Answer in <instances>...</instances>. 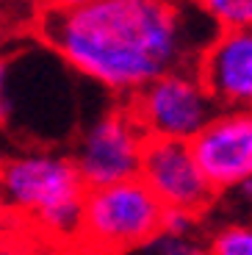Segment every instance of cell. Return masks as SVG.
<instances>
[{"label": "cell", "mask_w": 252, "mask_h": 255, "mask_svg": "<svg viewBox=\"0 0 252 255\" xmlns=\"http://www.w3.org/2000/svg\"><path fill=\"white\" fill-rule=\"evenodd\" d=\"M216 28L252 25V0H197Z\"/></svg>", "instance_id": "7c38bea8"}, {"label": "cell", "mask_w": 252, "mask_h": 255, "mask_svg": "<svg viewBox=\"0 0 252 255\" xmlns=\"http://www.w3.org/2000/svg\"><path fill=\"white\" fill-rule=\"evenodd\" d=\"M64 255H106V253H95V250H86V247H72Z\"/></svg>", "instance_id": "e0dca14e"}, {"label": "cell", "mask_w": 252, "mask_h": 255, "mask_svg": "<svg viewBox=\"0 0 252 255\" xmlns=\"http://www.w3.org/2000/svg\"><path fill=\"white\" fill-rule=\"evenodd\" d=\"M147 139L191 141L222 109L200 72L169 70L122 100Z\"/></svg>", "instance_id": "5b68a950"}, {"label": "cell", "mask_w": 252, "mask_h": 255, "mask_svg": "<svg viewBox=\"0 0 252 255\" xmlns=\"http://www.w3.org/2000/svg\"><path fill=\"white\" fill-rule=\"evenodd\" d=\"M200 214H191L186 208H164V217H161V230H169V233H180V236H197L200 230Z\"/></svg>", "instance_id": "5bb4252c"}, {"label": "cell", "mask_w": 252, "mask_h": 255, "mask_svg": "<svg viewBox=\"0 0 252 255\" xmlns=\"http://www.w3.org/2000/svg\"><path fill=\"white\" fill-rule=\"evenodd\" d=\"M197 72L222 109H252V25L216 31Z\"/></svg>", "instance_id": "9c48e42d"}, {"label": "cell", "mask_w": 252, "mask_h": 255, "mask_svg": "<svg viewBox=\"0 0 252 255\" xmlns=\"http://www.w3.org/2000/svg\"><path fill=\"white\" fill-rule=\"evenodd\" d=\"M0 3H8V0H0Z\"/></svg>", "instance_id": "ac0fdd59"}, {"label": "cell", "mask_w": 252, "mask_h": 255, "mask_svg": "<svg viewBox=\"0 0 252 255\" xmlns=\"http://www.w3.org/2000/svg\"><path fill=\"white\" fill-rule=\"evenodd\" d=\"M83 3H92V0H36L39 8H75Z\"/></svg>", "instance_id": "2e32d148"}, {"label": "cell", "mask_w": 252, "mask_h": 255, "mask_svg": "<svg viewBox=\"0 0 252 255\" xmlns=\"http://www.w3.org/2000/svg\"><path fill=\"white\" fill-rule=\"evenodd\" d=\"M219 28L197 0H92L39 8L31 33L117 100L169 70H194Z\"/></svg>", "instance_id": "6da1fadb"}, {"label": "cell", "mask_w": 252, "mask_h": 255, "mask_svg": "<svg viewBox=\"0 0 252 255\" xmlns=\"http://www.w3.org/2000/svg\"><path fill=\"white\" fill-rule=\"evenodd\" d=\"M147 136L125 103H114L89 117L72 136V161L86 189L139 178Z\"/></svg>", "instance_id": "8992f818"}, {"label": "cell", "mask_w": 252, "mask_h": 255, "mask_svg": "<svg viewBox=\"0 0 252 255\" xmlns=\"http://www.w3.org/2000/svg\"><path fill=\"white\" fill-rule=\"evenodd\" d=\"M139 178L164 208H186L202 217L219 197L197 164L191 144L180 139H147Z\"/></svg>", "instance_id": "52a82bcc"}, {"label": "cell", "mask_w": 252, "mask_h": 255, "mask_svg": "<svg viewBox=\"0 0 252 255\" xmlns=\"http://www.w3.org/2000/svg\"><path fill=\"white\" fill-rule=\"evenodd\" d=\"M125 255H208L205 253V242L197 236H180V233H169V230H158Z\"/></svg>", "instance_id": "30bf717a"}, {"label": "cell", "mask_w": 252, "mask_h": 255, "mask_svg": "<svg viewBox=\"0 0 252 255\" xmlns=\"http://www.w3.org/2000/svg\"><path fill=\"white\" fill-rule=\"evenodd\" d=\"M75 75L58 53H53L42 39L0 53V133L31 130L39 125L64 128L67 136H75L78 125H72L75 100L72 81Z\"/></svg>", "instance_id": "3957f363"}, {"label": "cell", "mask_w": 252, "mask_h": 255, "mask_svg": "<svg viewBox=\"0 0 252 255\" xmlns=\"http://www.w3.org/2000/svg\"><path fill=\"white\" fill-rule=\"evenodd\" d=\"M0 255H64L25 228H14L0 236Z\"/></svg>", "instance_id": "4fadbf2b"}, {"label": "cell", "mask_w": 252, "mask_h": 255, "mask_svg": "<svg viewBox=\"0 0 252 255\" xmlns=\"http://www.w3.org/2000/svg\"><path fill=\"white\" fill-rule=\"evenodd\" d=\"M164 205L141 178L86 189L81 244L106 255H125L161 230Z\"/></svg>", "instance_id": "277c9868"}, {"label": "cell", "mask_w": 252, "mask_h": 255, "mask_svg": "<svg viewBox=\"0 0 252 255\" xmlns=\"http://www.w3.org/2000/svg\"><path fill=\"white\" fill-rule=\"evenodd\" d=\"M14 228H17V222H14L11 211H8L6 200H3V194H0V236L8 233V230H14Z\"/></svg>", "instance_id": "9a60e30c"}, {"label": "cell", "mask_w": 252, "mask_h": 255, "mask_svg": "<svg viewBox=\"0 0 252 255\" xmlns=\"http://www.w3.org/2000/svg\"><path fill=\"white\" fill-rule=\"evenodd\" d=\"M216 194L252 178V109H219L189 141Z\"/></svg>", "instance_id": "ba28073f"}, {"label": "cell", "mask_w": 252, "mask_h": 255, "mask_svg": "<svg viewBox=\"0 0 252 255\" xmlns=\"http://www.w3.org/2000/svg\"><path fill=\"white\" fill-rule=\"evenodd\" d=\"M0 194L17 228L61 253L81 244L86 183L70 153L28 144L0 155Z\"/></svg>", "instance_id": "7a4b0ae2"}, {"label": "cell", "mask_w": 252, "mask_h": 255, "mask_svg": "<svg viewBox=\"0 0 252 255\" xmlns=\"http://www.w3.org/2000/svg\"><path fill=\"white\" fill-rule=\"evenodd\" d=\"M208 255H252V222H225L211 230Z\"/></svg>", "instance_id": "8fae6325"}]
</instances>
